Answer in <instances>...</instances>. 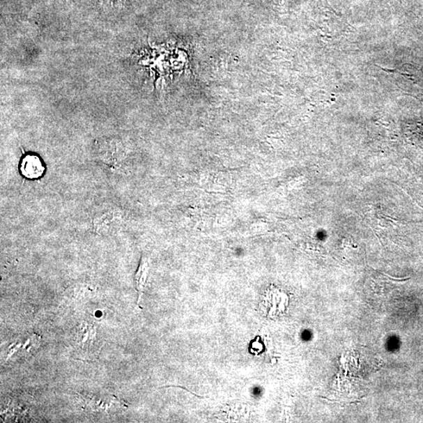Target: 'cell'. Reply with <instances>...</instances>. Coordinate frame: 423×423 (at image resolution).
Segmentation results:
<instances>
[{"label": "cell", "instance_id": "obj_1", "mask_svg": "<svg viewBox=\"0 0 423 423\" xmlns=\"http://www.w3.org/2000/svg\"><path fill=\"white\" fill-rule=\"evenodd\" d=\"M75 347L79 353V357L86 359L95 358L98 356L99 349L96 331L93 325L85 323L82 325V330L77 333Z\"/></svg>", "mask_w": 423, "mask_h": 423}, {"label": "cell", "instance_id": "obj_2", "mask_svg": "<svg viewBox=\"0 0 423 423\" xmlns=\"http://www.w3.org/2000/svg\"><path fill=\"white\" fill-rule=\"evenodd\" d=\"M20 170L25 178L36 179L40 178L45 171V167L39 157L36 155H27L21 162Z\"/></svg>", "mask_w": 423, "mask_h": 423}, {"label": "cell", "instance_id": "obj_3", "mask_svg": "<svg viewBox=\"0 0 423 423\" xmlns=\"http://www.w3.org/2000/svg\"><path fill=\"white\" fill-rule=\"evenodd\" d=\"M148 259L144 256L141 257L140 265L135 274V282L137 291L139 294L138 304L141 302V296L144 293L145 286H146L148 272H149Z\"/></svg>", "mask_w": 423, "mask_h": 423}]
</instances>
